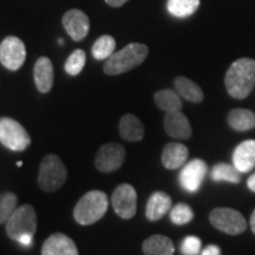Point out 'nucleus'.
I'll use <instances>...</instances> for the list:
<instances>
[{
  "mask_svg": "<svg viewBox=\"0 0 255 255\" xmlns=\"http://www.w3.org/2000/svg\"><path fill=\"white\" fill-rule=\"evenodd\" d=\"M37 231L36 210L30 205H24L14 210L6 222V233L12 240L18 241L24 235H32Z\"/></svg>",
  "mask_w": 255,
  "mask_h": 255,
  "instance_id": "obj_5",
  "label": "nucleus"
},
{
  "mask_svg": "<svg viewBox=\"0 0 255 255\" xmlns=\"http://www.w3.org/2000/svg\"><path fill=\"white\" fill-rule=\"evenodd\" d=\"M21 164H23V162H21V161H19V162H18V163H17V165H18V167H21Z\"/></svg>",
  "mask_w": 255,
  "mask_h": 255,
  "instance_id": "obj_36",
  "label": "nucleus"
},
{
  "mask_svg": "<svg viewBox=\"0 0 255 255\" xmlns=\"http://www.w3.org/2000/svg\"><path fill=\"white\" fill-rule=\"evenodd\" d=\"M225 84L231 97L247 98L255 85V60L247 57L235 60L226 73Z\"/></svg>",
  "mask_w": 255,
  "mask_h": 255,
  "instance_id": "obj_1",
  "label": "nucleus"
},
{
  "mask_svg": "<svg viewBox=\"0 0 255 255\" xmlns=\"http://www.w3.org/2000/svg\"><path fill=\"white\" fill-rule=\"evenodd\" d=\"M66 176V168L58 156L50 154L43 158L39 167L38 183L44 191H57L65 183Z\"/></svg>",
  "mask_w": 255,
  "mask_h": 255,
  "instance_id": "obj_4",
  "label": "nucleus"
},
{
  "mask_svg": "<svg viewBox=\"0 0 255 255\" xmlns=\"http://www.w3.org/2000/svg\"><path fill=\"white\" fill-rule=\"evenodd\" d=\"M194 219V212L186 203H178L170 209V220L175 225H186Z\"/></svg>",
  "mask_w": 255,
  "mask_h": 255,
  "instance_id": "obj_29",
  "label": "nucleus"
},
{
  "mask_svg": "<svg viewBox=\"0 0 255 255\" xmlns=\"http://www.w3.org/2000/svg\"><path fill=\"white\" fill-rule=\"evenodd\" d=\"M0 143L13 151H23L30 145L31 138L20 123L2 117L0 119Z\"/></svg>",
  "mask_w": 255,
  "mask_h": 255,
  "instance_id": "obj_7",
  "label": "nucleus"
},
{
  "mask_svg": "<svg viewBox=\"0 0 255 255\" xmlns=\"http://www.w3.org/2000/svg\"><path fill=\"white\" fill-rule=\"evenodd\" d=\"M111 205L120 218L126 220L131 219L132 216H135L137 210V194L135 188L128 183L121 184L114 191Z\"/></svg>",
  "mask_w": 255,
  "mask_h": 255,
  "instance_id": "obj_9",
  "label": "nucleus"
},
{
  "mask_svg": "<svg viewBox=\"0 0 255 255\" xmlns=\"http://www.w3.org/2000/svg\"><path fill=\"white\" fill-rule=\"evenodd\" d=\"M201 251V240L196 237H187L181 245L183 255H199Z\"/></svg>",
  "mask_w": 255,
  "mask_h": 255,
  "instance_id": "obj_30",
  "label": "nucleus"
},
{
  "mask_svg": "<svg viewBox=\"0 0 255 255\" xmlns=\"http://www.w3.org/2000/svg\"><path fill=\"white\" fill-rule=\"evenodd\" d=\"M247 186L252 191H254L255 193V173L253 175H251L250 178L247 180Z\"/></svg>",
  "mask_w": 255,
  "mask_h": 255,
  "instance_id": "obj_34",
  "label": "nucleus"
},
{
  "mask_svg": "<svg viewBox=\"0 0 255 255\" xmlns=\"http://www.w3.org/2000/svg\"><path fill=\"white\" fill-rule=\"evenodd\" d=\"M201 255H221V251H220L219 246H215V245H209V246H207L205 250L202 251Z\"/></svg>",
  "mask_w": 255,
  "mask_h": 255,
  "instance_id": "obj_31",
  "label": "nucleus"
},
{
  "mask_svg": "<svg viewBox=\"0 0 255 255\" xmlns=\"http://www.w3.org/2000/svg\"><path fill=\"white\" fill-rule=\"evenodd\" d=\"M240 171L238 170L234 165L228 163H219L216 164L212 170V178L216 182H229V183H239L241 180Z\"/></svg>",
  "mask_w": 255,
  "mask_h": 255,
  "instance_id": "obj_25",
  "label": "nucleus"
},
{
  "mask_svg": "<svg viewBox=\"0 0 255 255\" xmlns=\"http://www.w3.org/2000/svg\"><path fill=\"white\" fill-rule=\"evenodd\" d=\"M155 103L161 110L165 113H174V111H180L182 108L180 97L176 91L169 90H161L155 94Z\"/></svg>",
  "mask_w": 255,
  "mask_h": 255,
  "instance_id": "obj_23",
  "label": "nucleus"
},
{
  "mask_svg": "<svg viewBox=\"0 0 255 255\" xmlns=\"http://www.w3.org/2000/svg\"><path fill=\"white\" fill-rule=\"evenodd\" d=\"M189 155V150L184 144L181 143H168L164 145L162 151V163L167 169L174 170L186 163Z\"/></svg>",
  "mask_w": 255,
  "mask_h": 255,
  "instance_id": "obj_17",
  "label": "nucleus"
},
{
  "mask_svg": "<svg viewBox=\"0 0 255 255\" xmlns=\"http://www.w3.org/2000/svg\"><path fill=\"white\" fill-rule=\"evenodd\" d=\"M227 121L235 131H248L255 128V114L247 109H233L229 111Z\"/></svg>",
  "mask_w": 255,
  "mask_h": 255,
  "instance_id": "obj_21",
  "label": "nucleus"
},
{
  "mask_svg": "<svg viewBox=\"0 0 255 255\" xmlns=\"http://www.w3.org/2000/svg\"><path fill=\"white\" fill-rule=\"evenodd\" d=\"M144 255H174L173 241L164 235H152L143 242Z\"/></svg>",
  "mask_w": 255,
  "mask_h": 255,
  "instance_id": "obj_20",
  "label": "nucleus"
},
{
  "mask_svg": "<svg viewBox=\"0 0 255 255\" xmlns=\"http://www.w3.org/2000/svg\"><path fill=\"white\" fill-rule=\"evenodd\" d=\"M209 221L213 227L229 235L242 234L247 229V222L239 210L232 208H215L210 212Z\"/></svg>",
  "mask_w": 255,
  "mask_h": 255,
  "instance_id": "obj_6",
  "label": "nucleus"
},
{
  "mask_svg": "<svg viewBox=\"0 0 255 255\" xmlns=\"http://www.w3.org/2000/svg\"><path fill=\"white\" fill-rule=\"evenodd\" d=\"M128 0H105V2H107L108 5L113 6V7H120V6H122L126 4Z\"/></svg>",
  "mask_w": 255,
  "mask_h": 255,
  "instance_id": "obj_33",
  "label": "nucleus"
},
{
  "mask_svg": "<svg viewBox=\"0 0 255 255\" xmlns=\"http://www.w3.org/2000/svg\"><path fill=\"white\" fill-rule=\"evenodd\" d=\"M116 40L111 36H102L95 41L92 46V56L97 60L108 59L115 52Z\"/></svg>",
  "mask_w": 255,
  "mask_h": 255,
  "instance_id": "obj_26",
  "label": "nucleus"
},
{
  "mask_svg": "<svg viewBox=\"0 0 255 255\" xmlns=\"http://www.w3.org/2000/svg\"><path fill=\"white\" fill-rule=\"evenodd\" d=\"M200 6V0H168L169 13L177 18H187L195 13Z\"/></svg>",
  "mask_w": 255,
  "mask_h": 255,
  "instance_id": "obj_24",
  "label": "nucleus"
},
{
  "mask_svg": "<svg viewBox=\"0 0 255 255\" xmlns=\"http://www.w3.org/2000/svg\"><path fill=\"white\" fill-rule=\"evenodd\" d=\"M85 60H87V55L83 50H75L71 55L69 56V58L65 62V69L66 73H69L70 76H77L82 72V70L84 69Z\"/></svg>",
  "mask_w": 255,
  "mask_h": 255,
  "instance_id": "obj_27",
  "label": "nucleus"
},
{
  "mask_svg": "<svg viewBox=\"0 0 255 255\" xmlns=\"http://www.w3.org/2000/svg\"><path fill=\"white\" fill-rule=\"evenodd\" d=\"M251 228H252V232L255 234V209L253 210V213H252V216H251Z\"/></svg>",
  "mask_w": 255,
  "mask_h": 255,
  "instance_id": "obj_35",
  "label": "nucleus"
},
{
  "mask_svg": "<svg viewBox=\"0 0 255 255\" xmlns=\"http://www.w3.org/2000/svg\"><path fill=\"white\" fill-rule=\"evenodd\" d=\"M149 50L144 44H128L122 50L114 52L104 64V72L109 76H116L128 72L141 65L148 57Z\"/></svg>",
  "mask_w": 255,
  "mask_h": 255,
  "instance_id": "obj_2",
  "label": "nucleus"
},
{
  "mask_svg": "<svg viewBox=\"0 0 255 255\" xmlns=\"http://www.w3.org/2000/svg\"><path fill=\"white\" fill-rule=\"evenodd\" d=\"M164 130L169 136L176 139H188L191 136L189 121L181 110L165 114Z\"/></svg>",
  "mask_w": 255,
  "mask_h": 255,
  "instance_id": "obj_14",
  "label": "nucleus"
},
{
  "mask_svg": "<svg viewBox=\"0 0 255 255\" xmlns=\"http://www.w3.org/2000/svg\"><path fill=\"white\" fill-rule=\"evenodd\" d=\"M108 207H109V200L104 191H88L76 205L73 210V218L79 225H92L103 218Z\"/></svg>",
  "mask_w": 255,
  "mask_h": 255,
  "instance_id": "obj_3",
  "label": "nucleus"
},
{
  "mask_svg": "<svg viewBox=\"0 0 255 255\" xmlns=\"http://www.w3.org/2000/svg\"><path fill=\"white\" fill-rule=\"evenodd\" d=\"M18 199L13 193H4L0 195V223L8 221L14 210L17 209Z\"/></svg>",
  "mask_w": 255,
  "mask_h": 255,
  "instance_id": "obj_28",
  "label": "nucleus"
},
{
  "mask_svg": "<svg viewBox=\"0 0 255 255\" xmlns=\"http://www.w3.org/2000/svg\"><path fill=\"white\" fill-rule=\"evenodd\" d=\"M126 158V149L119 143H107L96 155L95 165L102 173H113L122 167Z\"/></svg>",
  "mask_w": 255,
  "mask_h": 255,
  "instance_id": "obj_10",
  "label": "nucleus"
},
{
  "mask_svg": "<svg viewBox=\"0 0 255 255\" xmlns=\"http://www.w3.org/2000/svg\"><path fill=\"white\" fill-rule=\"evenodd\" d=\"M207 174V164L202 159H193V161L188 162L184 165L182 170H181L180 184L182 186L184 190L189 191V193H195L200 189L201 184L205 180Z\"/></svg>",
  "mask_w": 255,
  "mask_h": 255,
  "instance_id": "obj_11",
  "label": "nucleus"
},
{
  "mask_svg": "<svg viewBox=\"0 0 255 255\" xmlns=\"http://www.w3.org/2000/svg\"><path fill=\"white\" fill-rule=\"evenodd\" d=\"M120 135L129 142H138L144 136V126L131 114H127L120 121Z\"/></svg>",
  "mask_w": 255,
  "mask_h": 255,
  "instance_id": "obj_19",
  "label": "nucleus"
},
{
  "mask_svg": "<svg viewBox=\"0 0 255 255\" xmlns=\"http://www.w3.org/2000/svg\"><path fill=\"white\" fill-rule=\"evenodd\" d=\"M175 91L177 92L178 96L183 97L184 100L193 102V103H200L203 101V91L196 83L190 81L189 78L186 77H177L174 81Z\"/></svg>",
  "mask_w": 255,
  "mask_h": 255,
  "instance_id": "obj_22",
  "label": "nucleus"
},
{
  "mask_svg": "<svg viewBox=\"0 0 255 255\" xmlns=\"http://www.w3.org/2000/svg\"><path fill=\"white\" fill-rule=\"evenodd\" d=\"M32 241H33V237L32 235H24V237H21L18 240L19 244H21L25 247H30L32 245Z\"/></svg>",
  "mask_w": 255,
  "mask_h": 255,
  "instance_id": "obj_32",
  "label": "nucleus"
},
{
  "mask_svg": "<svg viewBox=\"0 0 255 255\" xmlns=\"http://www.w3.org/2000/svg\"><path fill=\"white\" fill-rule=\"evenodd\" d=\"M41 255H78V250L71 238L62 233H57L44 242Z\"/></svg>",
  "mask_w": 255,
  "mask_h": 255,
  "instance_id": "obj_13",
  "label": "nucleus"
},
{
  "mask_svg": "<svg viewBox=\"0 0 255 255\" xmlns=\"http://www.w3.org/2000/svg\"><path fill=\"white\" fill-rule=\"evenodd\" d=\"M171 209L170 196L163 191H155L146 203L145 215L150 221H157Z\"/></svg>",
  "mask_w": 255,
  "mask_h": 255,
  "instance_id": "obj_18",
  "label": "nucleus"
},
{
  "mask_svg": "<svg viewBox=\"0 0 255 255\" xmlns=\"http://www.w3.org/2000/svg\"><path fill=\"white\" fill-rule=\"evenodd\" d=\"M34 83L38 91L46 94L53 85V66L47 57H40L34 64Z\"/></svg>",
  "mask_w": 255,
  "mask_h": 255,
  "instance_id": "obj_16",
  "label": "nucleus"
},
{
  "mask_svg": "<svg viewBox=\"0 0 255 255\" xmlns=\"http://www.w3.org/2000/svg\"><path fill=\"white\" fill-rule=\"evenodd\" d=\"M26 59V47L18 37H6L0 44V63L11 71H17Z\"/></svg>",
  "mask_w": 255,
  "mask_h": 255,
  "instance_id": "obj_8",
  "label": "nucleus"
},
{
  "mask_svg": "<svg viewBox=\"0 0 255 255\" xmlns=\"http://www.w3.org/2000/svg\"><path fill=\"white\" fill-rule=\"evenodd\" d=\"M233 163L240 173H250L255 167V141L247 139L235 148Z\"/></svg>",
  "mask_w": 255,
  "mask_h": 255,
  "instance_id": "obj_15",
  "label": "nucleus"
},
{
  "mask_svg": "<svg viewBox=\"0 0 255 255\" xmlns=\"http://www.w3.org/2000/svg\"><path fill=\"white\" fill-rule=\"evenodd\" d=\"M63 26L75 41H81L88 36L90 30V20L81 9H69L62 19Z\"/></svg>",
  "mask_w": 255,
  "mask_h": 255,
  "instance_id": "obj_12",
  "label": "nucleus"
}]
</instances>
